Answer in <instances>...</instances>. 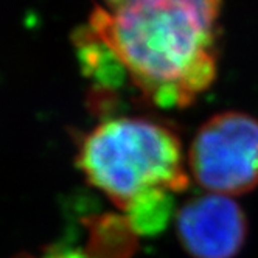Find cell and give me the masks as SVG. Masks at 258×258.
<instances>
[{
    "label": "cell",
    "instance_id": "cell-2",
    "mask_svg": "<svg viewBox=\"0 0 258 258\" xmlns=\"http://www.w3.org/2000/svg\"><path fill=\"white\" fill-rule=\"evenodd\" d=\"M78 163L90 185L142 233L165 226L174 195L190 183L180 139L150 118L118 117L97 124L81 143Z\"/></svg>",
    "mask_w": 258,
    "mask_h": 258
},
{
    "label": "cell",
    "instance_id": "cell-3",
    "mask_svg": "<svg viewBox=\"0 0 258 258\" xmlns=\"http://www.w3.org/2000/svg\"><path fill=\"white\" fill-rule=\"evenodd\" d=\"M190 177L207 193L236 198L258 187V120L227 110L202 124L187 150Z\"/></svg>",
    "mask_w": 258,
    "mask_h": 258
},
{
    "label": "cell",
    "instance_id": "cell-5",
    "mask_svg": "<svg viewBox=\"0 0 258 258\" xmlns=\"http://www.w3.org/2000/svg\"><path fill=\"white\" fill-rule=\"evenodd\" d=\"M84 247H53L39 256L22 253L16 258H126L136 233L126 218H98L89 226Z\"/></svg>",
    "mask_w": 258,
    "mask_h": 258
},
{
    "label": "cell",
    "instance_id": "cell-6",
    "mask_svg": "<svg viewBox=\"0 0 258 258\" xmlns=\"http://www.w3.org/2000/svg\"><path fill=\"white\" fill-rule=\"evenodd\" d=\"M109 2H112V5H117V4H123V2H127V0H109Z\"/></svg>",
    "mask_w": 258,
    "mask_h": 258
},
{
    "label": "cell",
    "instance_id": "cell-1",
    "mask_svg": "<svg viewBox=\"0 0 258 258\" xmlns=\"http://www.w3.org/2000/svg\"><path fill=\"white\" fill-rule=\"evenodd\" d=\"M221 0H127L97 8L80 33L92 70L118 67L153 104H191L218 69Z\"/></svg>",
    "mask_w": 258,
    "mask_h": 258
},
{
    "label": "cell",
    "instance_id": "cell-4",
    "mask_svg": "<svg viewBox=\"0 0 258 258\" xmlns=\"http://www.w3.org/2000/svg\"><path fill=\"white\" fill-rule=\"evenodd\" d=\"M176 232L193 258H235L247 238V218L235 198L206 191L179 209Z\"/></svg>",
    "mask_w": 258,
    "mask_h": 258
}]
</instances>
